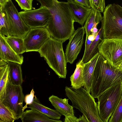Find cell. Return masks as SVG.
I'll use <instances>...</instances> for the list:
<instances>
[{"label":"cell","instance_id":"1","mask_svg":"<svg viewBox=\"0 0 122 122\" xmlns=\"http://www.w3.org/2000/svg\"><path fill=\"white\" fill-rule=\"evenodd\" d=\"M47 9L51 17L46 27L51 37L64 42L69 39L75 31L74 20L68 3L55 1Z\"/></svg>","mask_w":122,"mask_h":122},{"label":"cell","instance_id":"2","mask_svg":"<svg viewBox=\"0 0 122 122\" xmlns=\"http://www.w3.org/2000/svg\"><path fill=\"white\" fill-rule=\"evenodd\" d=\"M122 83V71L112 66L100 54L94 70L91 87V95L97 98L104 92Z\"/></svg>","mask_w":122,"mask_h":122},{"label":"cell","instance_id":"3","mask_svg":"<svg viewBox=\"0 0 122 122\" xmlns=\"http://www.w3.org/2000/svg\"><path fill=\"white\" fill-rule=\"evenodd\" d=\"M65 91L73 107L80 111L88 122H103L99 116L94 98L87 90L82 87L75 89L66 86Z\"/></svg>","mask_w":122,"mask_h":122},{"label":"cell","instance_id":"4","mask_svg":"<svg viewBox=\"0 0 122 122\" xmlns=\"http://www.w3.org/2000/svg\"><path fill=\"white\" fill-rule=\"evenodd\" d=\"M63 43L51 36L38 52L59 78H65L67 62L63 49Z\"/></svg>","mask_w":122,"mask_h":122},{"label":"cell","instance_id":"5","mask_svg":"<svg viewBox=\"0 0 122 122\" xmlns=\"http://www.w3.org/2000/svg\"><path fill=\"white\" fill-rule=\"evenodd\" d=\"M101 26L103 38L122 39V7L108 5L103 12Z\"/></svg>","mask_w":122,"mask_h":122},{"label":"cell","instance_id":"6","mask_svg":"<svg viewBox=\"0 0 122 122\" xmlns=\"http://www.w3.org/2000/svg\"><path fill=\"white\" fill-rule=\"evenodd\" d=\"M122 95V83L108 89L97 98L100 117L103 122H108Z\"/></svg>","mask_w":122,"mask_h":122},{"label":"cell","instance_id":"7","mask_svg":"<svg viewBox=\"0 0 122 122\" xmlns=\"http://www.w3.org/2000/svg\"><path fill=\"white\" fill-rule=\"evenodd\" d=\"M24 97L21 86L13 85L9 79L5 96L2 102L13 113L16 120L20 118L24 112L23 110Z\"/></svg>","mask_w":122,"mask_h":122},{"label":"cell","instance_id":"8","mask_svg":"<svg viewBox=\"0 0 122 122\" xmlns=\"http://www.w3.org/2000/svg\"><path fill=\"white\" fill-rule=\"evenodd\" d=\"M98 49L100 54L113 67L116 68L122 62V39L103 38Z\"/></svg>","mask_w":122,"mask_h":122},{"label":"cell","instance_id":"9","mask_svg":"<svg viewBox=\"0 0 122 122\" xmlns=\"http://www.w3.org/2000/svg\"><path fill=\"white\" fill-rule=\"evenodd\" d=\"M8 16L9 36L24 38L30 28L23 20L11 0L4 6Z\"/></svg>","mask_w":122,"mask_h":122},{"label":"cell","instance_id":"10","mask_svg":"<svg viewBox=\"0 0 122 122\" xmlns=\"http://www.w3.org/2000/svg\"><path fill=\"white\" fill-rule=\"evenodd\" d=\"M19 13L25 23L30 28L46 27L51 17L49 10L42 6L36 9L24 10Z\"/></svg>","mask_w":122,"mask_h":122},{"label":"cell","instance_id":"11","mask_svg":"<svg viewBox=\"0 0 122 122\" xmlns=\"http://www.w3.org/2000/svg\"><path fill=\"white\" fill-rule=\"evenodd\" d=\"M51 37L46 27L31 28L24 38L25 52L38 51Z\"/></svg>","mask_w":122,"mask_h":122},{"label":"cell","instance_id":"12","mask_svg":"<svg viewBox=\"0 0 122 122\" xmlns=\"http://www.w3.org/2000/svg\"><path fill=\"white\" fill-rule=\"evenodd\" d=\"M85 32L83 26L79 27L69 39L65 53L67 62L72 64L77 58L84 42Z\"/></svg>","mask_w":122,"mask_h":122},{"label":"cell","instance_id":"13","mask_svg":"<svg viewBox=\"0 0 122 122\" xmlns=\"http://www.w3.org/2000/svg\"><path fill=\"white\" fill-rule=\"evenodd\" d=\"M0 59L6 62H15L21 65L23 57L16 54L9 45L3 37L0 35Z\"/></svg>","mask_w":122,"mask_h":122},{"label":"cell","instance_id":"14","mask_svg":"<svg viewBox=\"0 0 122 122\" xmlns=\"http://www.w3.org/2000/svg\"><path fill=\"white\" fill-rule=\"evenodd\" d=\"M75 22H76L82 26L89 16L92 9L81 5L72 0H67Z\"/></svg>","mask_w":122,"mask_h":122},{"label":"cell","instance_id":"15","mask_svg":"<svg viewBox=\"0 0 122 122\" xmlns=\"http://www.w3.org/2000/svg\"><path fill=\"white\" fill-rule=\"evenodd\" d=\"M100 55L98 52L88 61L84 63L83 73L84 81V88L90 93L93 73Z\"/></svg>","mask_w":122,"mask_h":122},{"label":"cell","instance_id":"16","mask_svg":"<svg viewBox=\"0 0 122 122\" xmlns=\"http://www.w3.org/2000/svg\"><path fill=\"white\" fill-rule=\"evenodd\" d=\"M49 101L56 109L65 117L74 115L73 107L68 103V99L59 98L54 95L50 96Z\"/></svg>","mask_w":122,"mask_h":122},{"label":"cell","instance_id":"17","mask_svg":"<svg viewBox=\"0 0 122 122\" xmlns=\"http://www.w3.org/2000/svg\"><path fill=\"white\" fill-rule=\"evenodd\" d=\"M20 118L22 122H62L59 120L53 119L40 112L31 109L24 111Z\"/></svg>","mask_w":122,"mask_h":122},{"label":"cell","instance_id":"18","mask_svg":"<svg viewBox=\"0 0 122 122\" xmlns=\"http://www.w3.org/2000/svg\"><path fill=\"white\" fill-rule=\"evenodd\" d=\"M28 108L36 110L46 115L51 119L59 120L61 115L56 110L50 108L42 104L35 96L32 103L28 105Z\"/></svg>","mask_w":122,"mask_h":122},{"label":"cell","instance_id":"19","mask_svg":"<svg viewBox=\"0 0 122 122\" xmlns=\"http://www.w3.org/2000/svg\"><path fill=\"white\" fill-rule=\"evenodd\" d=\"M9 74V68L7 62L0 59V100L1 102L5 96Z\"/></svg>","mask_w":122,"mask_h":122},{"label":"cell","instance_id":"20","mask_svg":"<svg viewBox=\"0 0 122 122\" xmlns=\"http://www.w3.org/2000/svg\"><path fill=\"white\" fill-rule=\"evenodd\" d=\"M84 63L82 59L76 64V68L73 74L70 77L71 87L78 89L84 85L83 70Z\"/></svg>","mask_w":122,"mask_h":122},{"label":"cell","instance_id":"21","mask_svg":"<svg viewBox=\"0 0 122 122\" xmlns=\"http://www.w3.org/2000/svg\"><path fill=\"white\" fill-rule=\"evenodd\" d=\"M7 62L9 68V79L10 82L13 85L21 86L23 79L21 65L11 62Z\"/></svg>","mask_w":122,"mask_h":122},{"label":"cell","instance_id":"22","mask_svg":"<svg viewBox=\"0 0 122 122\" xmlns=\"http://www.w3.org/2000/svg\"><path fill=\"white\" fill-rule=\"evenodd\" d=\"M103 39L102 29L101 27L95 39L92 43L87 52L83 55L82 59L84 63L88 61L98 52V45Z\"/></svg>","mask_w":122,"mask_h":122},{"label":"cell","instance_id":"23","mask_svg":"<svg viewBox=\"0 0 122 122\" xmlns=\"http://www.w3.org/2000/svg\"><path fill=\"white\" fill-rule=\"evenodd\" d=\"M101 12L92 9L91 11L86 20L83 26L86 33V37L91 34V30L94 26L98 24L102 20V16Z\"/></svg>","mask_w":122,"mask_h":122},{"label":"cell","instance_id":"24","mask_svg":"<svg viewBox=\"0 0 122 122\" xmlns=\"http://www.w3.org/2000/svg\"><path fill=\"white\" fill-rule=\"evenodd\" d=\"M2 36L16 54L21 55L25 52L24 38L12 36Z\"/></svg>","mask_w":122,"mask_h":122},{"label":"cell","instance_id":"25","mask_svg":"<svg viewBox=\"0 0 122 122\" xmlns=\"http://www.w3.org/2000/svg\"><path fill=\"white\" fill-rule=\"evenodd\" d=\"M0 35L9 36L8 16L4 6H0Z\"/></svg>","mask_w":122,"mask_h":122},{"label":"cell","instance_id":"26","mask_svg":"<svg viewBox=\"0 0 122 122\" xmlns=\"http://www.w3.org/2000/svg\"><path fill=\"white\" fill-rule=\"evenodd\" d=\"M15 120L13 113L0 100V122H13Z\"/></svg>","mask_w":122,"mask_h":122},{"label":"cell","instance_id":"27","mask_svg":"<svg viewBox=\"0 0 122 122\" xmlns=\"http://www.w3.org/2000/svg\"><path fill=\"white\" fill-rule=\"evenodd\" d=\"M108 122H122V95L115 110Z\"/></svg>","mask_w":122,"mask_h":122},{"label":"cell","instance_id":"28","mask_svg":"<svg viewBox=\"0 0 122 122\" xmlns=\"http://www.w3.org/2000/svg\"><path fill=\"white\" fill-rule=\"evenodd\" d=\"M92 9L103 13L105 8V0H89Z\"/></svg>","mask_w":122,"mask_h":122},{"label":"cell","instance_id":"29","mask_svg":"<svg viewBox=\"0 0 122 122\" xmlns=\"http://www.w3.org/2000/svg\"><path fill=\"white\" fill-rule=\"evenodd\" d=\"M22 10H32L33 0H15Z\"/></svg>","mask_w":122,"mask_h":122},{"label":"cell","instance_id":"30","mask_svg":"<svg viewBox=\"0 0 122 122\" xmlns=\"http://www.w3.org/2000/svg\"><path fill=\"white\" fill-rule=\"evenodd\" d=\"M34 92L33 89H32L30 92V94L27 95L25 96L24 97V101L26 104L23 107V110L24 111V110L27 108V105L31 104L33 102L34 98L35 97L34 95Z\"/></svg>","mask_w":122,"mask_h":122},{"label":"cell","instance_id":"31","mask_svg":"<svg viewBox=\"0 0 122 122\" xmlns=\"http://www.w3.org/2000/svg\"><path fill=\"white\" fill-rule=\"evenodd\" d=\"M65 122H78V118L73 115H69L65 117Z\"/></svg>","mask_w":122,"mask_h":122},{"label":"cell","instance_id":"32","mask_svg":"<svg viewBox=\"0 0 122 122\" xmlns=\"http://www.w3.org/2000/svg\"><path fill=\"white\" fill-rule=\"evenodd\" d=\"M75 2L86 7L91 8L89 0H73Z\"/></svg>","mask_w":122,"mask_h":122},{"label":"cell","instance_id":"33","mask_svg":"<svg viewBox=\"0 0 122 122\" xmlns=\"http://www.w3.org/2000/svg\"><path fill=\"white\" fill-rule=\"evenodd\" d=\"M92 41L88 39L87 37H86L85 43V48L84 55L87 52Z\"/></svg>","mask_w":122,"mask_h":122},{"label":"cell","instance_id":"34","mask_svg":"<svg viewBox=\"0 0 122 122\" xmlns=\"http://www.w3.org/2000/svg\"><path fill=\"white\" fill-rule=\"evenodd\" d=\"M98 24L95 25L91 30V34L96 36L98 32L97 26Z\"/></svg>","mask_w":122,"mask_h":122},{"label":"cell","instance_id":"35","mask_svg":"<svg viewBox=\"0 0 122 122\" xmlns=\"http://www.w3.org/2000/svg\"><path fill=\"white\" fill-rule=\"evenodd\" d=\"M78 122H88L84 115L83 114L82 116H80L78 118Z\"/></svg>","mask_w":122,"mask_h":122},{"label":"cell","instance_id":"36","mask_svg":"<svg viewBox=\"0 0 122 122\" xmlns=\"http://www.w3.org/2000/svg\"><path fill=\"white\" fill-rule=\"evenodd\" d=\"M96 36L91 34L89 35L88 37H87L88 39L91 41H93L95 39Z\"/></svg>","mask_w":122,"mask_h":122},{"label":"cell","instance_id":"37","mask_svg":"<svg viewBox=\"0 0 122 122\" xmlns=\"http://www.w3.org/2000/svg\"><path fill=\"white\" fill-rule=\"evenodd\" d=\"M8 0H0V6H4Z\"/></svg>","mask_w":122,"mask_h":122},{"label":"cell","instance_id":"38","mask_svg":"<svg viewBox=\"0 0 122 122\" xmlns=\"http://www.w3.org/2000/svg\"><path fill=\"white\" fill-rule=\"evenodd\" d=\"M115 68L119 70L122 71V62L120 65Z\"/></svg>","mask_w":122,"mask_h":122},{"label":"cell","instance_id":"39","mask_svg":"<svg viewBox=\"0 0 122 122\" xmlns=\"http://www.w3.org/2000/svg\"><path fill=\"white\" fill-rule=\"evenodd\" d=\"M54 0L56 2H57L58 1L57 0Z\"/></svg>","mask_w":122,"mask_h":122}]
</instances>
